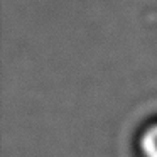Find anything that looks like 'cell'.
<instances>
[{
  "mask_svg": "<svg viewBox=\"0 0 157 157\" xmlns=\"http://www.w3.org/2000/svg\"><path fill=\"white\" fill-rule=\"evenodd\" d=\"M140 147L145 157H157V125L145 130L140 140Z\"/></svg>",
  "mask_w": 157,
  "mask_h": 157,
  "instance_id": "6da1fadb",
  "label": "cell"
}]
</instances>
